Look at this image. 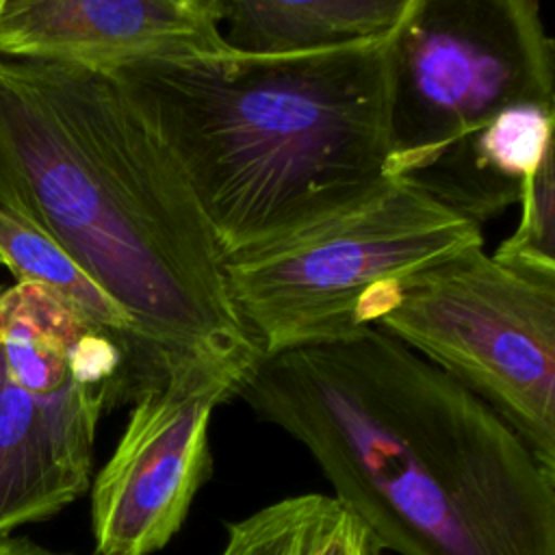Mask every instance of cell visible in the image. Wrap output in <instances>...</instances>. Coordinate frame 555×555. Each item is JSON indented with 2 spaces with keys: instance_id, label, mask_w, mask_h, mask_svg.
<instances>
[{
  "instance_id": "15",
  "label": "cell",
  "mask_w": 555,
  "mask_h": 555,
  "mask_svg": "<svg viewBox=\"0 0 555 555\" xmlns=\"http://www.w3.org/2000/svg\"><path fill=\"white\" fill-rule=\"evenodd\" d=\"M2 9H4V0H0V15H2Z\"/></svg>"
},
{
  "instance_id": "12",
  "label": "cell",
  "mask_w": 555,
  "mask_h": 555,
  "mask_svg": "<svg viewBox=\"0 0 555 555\" xmlns=\"http://www.w3.org/2000/svg\"><path fill=\"white\" fill-rule=\"evenodd\" d=\"M0 264L9 269L15 284H35L69 306L95 327L139 347L156 351L141 340L128 314L59 247L46 232L30 221L0 208Z\"/></svg>"
},
{
  "instance_id": "10",
  "label": "cell",
  "mask_w": 555,
  "mask_h": 555,
  "mask_svg": "<svg viewBox=\"0 0 555 555\" xmlns=\"http://www.w3.org/2000/svg\"><path fill=\"white\" fill-rule=\"evenodd\" d=\"M225 43L251 56L325 52L392 37L416 0H219Z\"/></svg>"
},
{
  "instance_id": "6",
  "label": "cell",
  "mask_w": 555,
  "mask_h": 555,
  "mask_svg": "<svg viewBox=\"0 0 555 555\" xmlns=\"http://www.w3.org/2000/svg\"><path fill=\"white\" fill-rule=\"evenodd\" d=\"M555 104V48L535 0H416L395 35L386 176L425 193L501 111Z\"/></svg>"
},
{
  "instance_id": "3",
  "label": "cell",
  "mask_w": 555,
  "mask_h": 555,
  "mask_svg": "<svg viewBox=\"0 0 555 555\" xmlns=\"http://www.w3.org/2000/svg\"><path fill=\"white\" fill-rule=\"evenodd\" d=\"M395 35L293 56L147 61L108 76L171 152L225 260L392 180Z\"/></svg>"
},
{
  "instance_id": "11",
  "label": "cell",
  "mask_w": 555,
  "mask_h": 555,
  "mask_svg": "<svg viewBox=\"0 0 555 555\" xmlns=\"http://www.w3.org/2000/svg\"><path fill=\"white\" fill-rule=\"evenodd\" d=\"M219 555H382V548L334 496L312 492L230 522Z\"/></svg>"
},
{
  "instance_id": "5",
  "label": "cell",
  "mask_w": 555,
  "mask_h": 555,
  "mask_svg": "<svg viewBox=\"0 0 555 555\" xmlns=\"http://www.w3.org/2000/svg\"><path fill=\"white\" fill-rule=\"evenodd\" d=\"M152 373V353L43 288L0 291V538L87 494L102 414Z\"/></svg>"
},
{
  "instance_id": "4",
  "label": "cell",
  "mask_w": 555,
  "mask_h": 555,
  "mask_svg": "<svg viewBox=\"0 0 555 555\" xmlns=\"http://www.w3.org/2000/svg\"><path fill=\"white\" fill-rule=\"evenodd\" d=\"M477 245L479 223L392 178L314 228L225 258L223 278L245 334L273 356L362 334L412 275Z\"/></svg>"
},
{
  "instance_id": "13",
  "label": "cell",
  "mask_w": 555,
  "mask_h": 555,
  "mask_svg": "<svg viewBox=\"0 0 555 555\" xmlns=\"http://www.w3.org/2000/svg\"><path fill=\"white\" fill-rule=\"evenodd\" d=\"M555 158L546 154L520 193V221L492 258L501 264L555 278Z\"/></svg>"
},
{
  "instance_id": "7",
  "label": "cell",
  "mask_w": 555,
  "mask_h": 555,
  "mask_svg": "<svg viewBox=\"0 0 555 555\" xmlns=\"http://www.w3.org/2000/svg\"><path fill=\"white\" fill-rule=\"evenodd\" d=\"M375 325L479 397L555 475V278L468 247L412 275Z\"/></svg>"
},
{
  "instance_id": "8",
  "label": "cell",
  "mask_w": 555,
  "mask_h": 555,
  "mask_svg": "<svg viewBox=\"0 0 555 555\" xmlns=\"http://www.w3.org/2000/svg\"><path fill=\"white\" fill-rule=\"evenodd\" d=\"M256 345L171 351L130 401L115 451L91 479L98 555H152L167 546L210 479V421L236 397Z\"/></svg>"
},
{
  "instance_id": "9",
  "label": "cell",
  "mask_w": 555,
  "mask_h": 555,
  "mask_svg": "<svg viewBox=\"0 0 555 555\" xmlns=\"http://www.w3.org/2000/svg\"><path fill=\"white\" fill-rule=\"evenodd\" d=\"M234 52L219 0H4L0 56L98 74Z\"/></svg>"
},
{
  "instance_id": "14",
  "label": "cell",
  "mask_w": 555,
  "mask_h": 555,
  "mask_svg": "<svg viewBox=\"0 0 555 555\" xmlns=\"http://www.w3.org/2000/svg\"><path fill=\"white\" fill-rule=\"evenodd\" d=\"M0 555H78L65 551H52L48 546L37 544L24 535H2L0 538Z\"/></svg>"
},
{
  "instance_id": "2",
  "label": "cell",
  "mask_w": 555,
  "mask_h": 555,
  "mask_svg": "<svg viewBox=\"0 0 555 555\" xmlns=\"http://www.w3.org/2000/svg\"><path fill=\"white\" fill-rule=\"evenodd\" d=\"M0 208L63 247L152 349L254 345L189 182L113 76L0 56Z\"/></svg>"
},
{
  "instance_id": "1",
  "label": "cell",
  "mask_w": 555,
  "mask_h": 555,
  "mask_svg": "<svg viewBox=\"0 0 555 555\" xmlns=\"http://www.w3.org/2000/svg\"><path fill=\"white\" fill-rule=\"evenodd\" d=\"M382 551L555 555V475L479 397L377 325L258 356L238 386Z\"/></svg>"
}]
</instances>
